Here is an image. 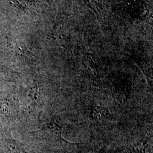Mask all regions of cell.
Returning <instances> with one entry per match:
<instances>
[{"label": "cell", "instance_id": "cell-1", "mask_svg": "<svg viewBox=\"0 0 153 153\" xmlns=\"http://www.w3.org/2000/svg\"><path fill=\"white\" fill-rule=\"evenodd\" d=\"M146 138L135 140L129 145V153H152V148Z\"/></svg>", "mask_w": 153, "mask_h": 153}, {"label": "cell", "instance_id": "cell-2", "mask_svg": "<svg viewBox=\"0 0 153 153\" xmlns=\"http://www.w3.org/2000/svg\"><path fill=\"white\" fill-rule=\"evenodd\" d=\"M88 7L92 9L94 12L98 13L97 16H102V11L103 7L102 5V0H84Z\"/></svg>", "mask_w": 153, "mask_h": 153}, {"label": "cell", "instance_id": "cell-3", "mask_svg": "<svg viewBox=\"0 0 153 153\" xmlns=\"http://www.w3.org/2000/svg\"><path fill=\"white\" fill-rule=\"evenodd\" d=\"M85 67L86 69V72L88 73V76L93 78V81L94 82H97L98 83V74L97 73V70L95 66H94L93 64V61L90 60V59H88V62L86 64H85Z\"/></svg>", "mask_w": 153, "mask_h": 153}]
</instances>
